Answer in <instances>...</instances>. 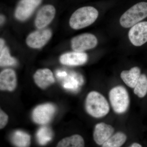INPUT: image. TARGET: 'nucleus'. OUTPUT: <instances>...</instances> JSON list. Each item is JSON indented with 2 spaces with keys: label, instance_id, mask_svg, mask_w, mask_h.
Masks as SVG:
<instances>
[{
  "label": "nucleus",
  "instance_id": "f257e3e1",
  "mask_svg": "<svg viewBox=\"0 0 147 147\" xmlns=\"http://www.w3.org/2000/svg\"><path fill=\"white\" fill-rule=\"evenodd\" d=\"M87 113L93 117L100 118L108 115L110 111L109 103L105 98L98 92H90L85 102Z\"/></svg>",
  "mask_w": 147,
  "mask_h": 147
},
{
  "label": "nucleus",
  "instance_id": "f03ea898",
  "mask_svg": "<svg viewBox=\"0 0 147 147\" xmlns=\"http://www.w3.org/2000/svg\"><path fill=\"white\" fill-rule=\"evenodd\" d=\"M98 16L96 9L91 6L84 7L74 12L69 20V25L74 30L84 28L94 23Z\"/></svg>",
  "mask_w": 147,
  "mask_h": 147
},
{
  "label": "nucleus",
  "instance_id": "7ed1b4c3",
  "mask_svg": "<svg viewBox=\"0 0 147 147\" xmlns=\"http://www.w3.org/2000/svg\"><path fill=\"white\" fill-rule=\"evenodd\" d=\"M147 17V3L142 2L131 7L121 16L120 23L125 28L133 26Z\"/></svg>",
  "mask_w": 147,
  "mask_h": 147
},
{
  "label": "nucleus",
  "instance_id": "20e7f679",
  "mask_svg": "<svg viewBox=\"0 0 147 147\" xmlns=\"http://www.w3.org/2000/svg\"><path fill=\"white\" fill-rule=\"evenodd\" d=\"M109 99L113 110L118 114H123L128 109L129 96L126 89L122 86H117L110 90Z\"/></svg>",
  "mask_w": 147,
  "mask_h": 147
},
{
  "label": "nucleus",
  "instance_id": "39448f33",
  "mask_svg": "<svg viewBox=\"0 0 147 147\" xmlns=\"http://www.w3.org/2000/svg\"><path fill=\"white\" fill-rule=\"evenodd\" d=\"M56 112L55 105L52 103H45L36 107L32 113V118L36 123L46 124L52 119Z\"/></svg>",
  "mask_w": 147,
  "mask_h": 147
},
{
  "label": "nucleus",
  "instance_id": "423d86ee",
  "mask_svg": "<svg viewBox=\"0 0 147 147\" xmlns=\"http://www.w3.org/2000/svg\"><path fill=\"white\" fill-rule=\"evenodd\" d=\"M97 38L94 35L85 33L74 37L71 40V46L74 51L83 52L94 48L97 45Z\"/></svg>",
  "mask_w": 147,
  "mask_h": 147
},
{
  "label": "nucleus",
  "instance_id": "0eeeda50",
  "mask_svg": "<svg viewBox=\"0 0 147 147\" xmlns=\"http://www.w3.org/2000/svg\"><path fill=\"white\" fill-rule=\"evenodd\" d=\"M41 1L42 0H21L15 10V17L19 21H25L32 14Z\"/></svg>",
  "mask_w": 147,
  "mask_h": 147
},
{
  "label": "nucleus",
  "instance_id": "6e6552de",
  "mask_svg": "<svg viewBox=\"0 0 147 147\" xmlns=\"http://www.w3.org/2000/svg\"><path fill=\"white\" fill-rule=\"evenodd\" d=\"M131 43L141 46L147 42V21L140 22L132 27L128 33Z\"/></svg>",
  "mask_w": 147,
  "mask_h": 147
},
{
  "label": "nucleus",
  "instance_id": "1a4fd4ad",
  "mask_svg": "<svg viewBox=\"0 0 147 147\" xmlns=\"http://www.w3.org/2000/svg\"><path fill=\"white\" fill-rule=\"evenodd\" d=\"M52 32L49 29L39 30L32 33L27 37L26 43L29 47L40 48L45 45L52 36Z\"/></svg>",
  "mask_w": 147,
  "mask_h": 147
},
{
  "label": "nucleus",
  "instance_id": "9d476101",
  "mask_svg": "<svg viewBox=\"0 0 147 147\" xmlns=\"http://www.w3.org/2000/svg\"><path fill=\"white\" fill-rule=\"evenodd\" d=\"M56 9L53 5H47L42 7L37 14L35 24L38 29H42L52 22L55 17Z\"/></svg>",
  "mask_w": 147,
  "mask_h": 147
},
{
  "label": "nucleus",
  "instance_id": "9b49d317",
  "mask_svg": "<svg viewBox=\"0 0 147 147\" xmlns=\"http://www.w3.org/2000/svg\"><path fill=\"white\" fill-rule=\"evenodd\" d=\"M115 129L112 125L105 123H97L94 127L93 138L94 142L98 145H102L112 137Z\"/></svg>",
  "mask_w": 147,
  "mask_h": 147
},
{
  "label": "nucleus",
  "instance_id": "f8f14e48",
  "mask_svg": "<svg viewBox=\"0 0 147 147\" xmlns=\"http://www.w3.org/2000/svg\"><path fill=\"white\" fill-rule=\"evenodd\" d=\"M17 80L16 74L11 69H6L0 74V89L13 91L16 88Z\"/></svg>",
  "mask_w": 147,
  "mask_h": 147
},
{
  "label": "nucleus",
  "instance_id": "ddd939ff",
  "mask_svg": "<svg viewBox=\"0 0 147 147\" xmlns=\"http://www.w3.org/2000/svg\"><path fill=\"white\" fill-rule=\"evenodd\" d=\"M88 55L82 52H72L66 53L60 58L61 63L65 65L78 66L82 65L86 62Z\"/></svg>",
  "mask_w": 147,
  "mask_h": 147
},
{
  "label": "nucleus",
  "instance_id": "4468645a",
  "mask_svg": "<svg viewBox=\"0 0 147 147\" xmlns=\"http://www.w3.org/2000/svg\"><path fill=\"white\" fill-rule=\"evenodd\" d=\"M34 82L40 88L45 89L55 82L52 71L48 69H39L34 74Z\"/></svg>",
  "mask_w": 147,
  "mask_h": 147
},
{
  "label": "nucleus",
  "instance_id": "2eb2a0df",
  "mask_svg": "<svg viewBox=\"0 0 147 147\" xmlns=\"http://www.w3.org/2000/svg\"><path fill=\"white\" fill-rule=\"evenodd\" d=\"M141 75V70L137 67L129 70H124L121 74V77L125 84L129 87L134 88Z\"/></svg>",
  "mask_w": 147,
  "mask_h": 147
},
{
  "label": "nucleus",
  "instance_id": "dca6fc26",
  "mask_svg": "<svg viewBox=\"0 0 147 147\" xmlns=\"http://www.w3.org/2000/svg\"><path fill=\"white\" fill-rule=\"evenodd\" d=\"M11 143L16 147H29L31 144V137L28 134L21 130H16L11 137Z\"/></svg>",
  "mask_w": 147,
  "mask_h": 147
},
{
  "label": "nucleus",
  "instance_id": "f3484780",
  "mask_svg": "<svg viewBox=\"0 0 147 147\" xmlns=\"http://www.w3.org/2000/svg\"><path fill=\"white\" fill-rule=\"evenodd\" d=\"M84 138L79 134H74L62 139L57 147H84Z\"/></svg>",
  "mask_w": 147,
  "mask_h": 147
},
{
  "label": "nucleus",
  "instance_id": "a211bd4d",
  "mask_svg": "<svg viewBox=\"0 0 147 147\" xmlns=\"http://www.w3.org/2000/svg\"><path fill=\"white\" fill-rule=\"evenodd\" d=\"M127 139L126 134L119 131L113 134L102 145V147H121L126 142Z\"/></svg>",
  "mask_w": 147,
  "mask_h": 147
},
{
  "label": "nucleus",
  "instance_id": "6ab92c4d",
  "mask_svg": "<svg viewBox=\"0 0 147 147\" xmlns=\"http://www.w3.org/2000/svg\"><path fill=\"white\" fill-rule=\"evenodd\" d=\"M53 138V131L50 127L43 126L40 128L36 133V138L38 144L42 146L47 144Z\"/></svg>",
  "mask_w": 147,
  "mask_h": 147
},
{
  "label": "nucleus",
  "instance_id": "aec40b11",
  "mask_svg": "<svg viewBox=\"0 0 147 147\" xmlns=\"http://www.w3.org/2000/svg\"><path fill=\"white\" fill-rule=\"evenodd\" d=\"M134 92L139 98H143L147 93V77L145 74H141L136 86Z\"/></svg>",
  "mask_w": 147,
  "mask_h": 147
},
{
  "label": "nucleus",
  "instance_id": "412c9836",
  "mask_svg": "<svg viewBox=\"0 0 147 147\" xmlns=\"http://www.w3.org/2000/svg\"><path fill=\"white\" fill-rule=\"evenodd\" d=\"M0 65L1 67L15 65L16 61L14 58L11 57L8 48L4 47L1 50L0 55Z\"/></svg>",
  "mask_w": 147,
  "mask_h": 147
},
{
  "label": "nucleus",
  "instance_id": "4be33fe9",
  "mask_svg": "<svg viewBox=\"0 0 147 147\" xmlns=\"http://www.w3.org/2000/svg\"><path fill=\"white\" fill-rule=\"evenodd\" d=\"M78 82L73 77H69L64 80L63 86L65 89L69 90H74L78 88Z\"/></svg>",
  "mask_w": 147,
  "mask_h": 147
},
{
  "label": "nucleus",
  "instance_id": "5701e85b",
  "mask_svg": "<svg viewBox=\"0 0 147 147\" xmlns=\"http://www.w3.org/2000/svg\"><path fill=\"white\" fill-rule=\"evenodd\" d=\"M8 117L3 110L1 109L0 112V128L3 129L8 123Z\"/></svg>",
  "mask_w": 147,
  "mask_h": 147
},
{
  "label": "nucleus",
  "instance_id": "b1692460",
  "mask_svg": "<svg viewBox=\"0 0 147 147\" xmlns=\"http://www.w3.org/2000/svg\"><path fill=\"white\" fill-rule=\"evenodd\" d=\"M67 75V74L65 71H57V76L60 79H62L64 77H65Z\"/></svg>",
  "mask_w": 147,
  "mask_h": 147
},
{
  "label": "nucleus",
  "instance_id": "393cba45",
  "mask_svg": "<svg viewBox=\"0 0 147 147\" xmlns=\"http://www.w3.org/2000/svg\"><path fill=\"white\" fill-rule=\"evenodd\" d=\"M129 147H143L141 144L137 143H134Z\"/></svg>",
  "mask_w": 147,
  "mask_h": 147
},
{
  "label": "nucleus",
  "instance_id": "a878e982",
  "mask_svg": "<svg viewBox=\"0 0 147 147\" xmlns=\"http://www.w3.org/2000/svg\"><path fill=\"white\" fill-rule=\"evenodd\" d=\"M0 43H1V45H0V47H1V50H2L3 48L4 47V41L2 39H1V41H0Z\"/></svg>",
  "mask_w": 147,
  "mask_h": 147
},
{
  "label": "nucleus",
  "instance_id": "bb28decb",
  "mask_svg": "<svg viewBox=\"0 0 147 147\" xmlns=\"http://www.w3.org/2000/svg\"><path fill=\"white\" fill-rule=\"evenodd\" d=\"M5 21V17L3 15H1V24H2Z\"/></svg>",
  "mask_w": 147,
  "mask_h": 147
}]
</instances>
